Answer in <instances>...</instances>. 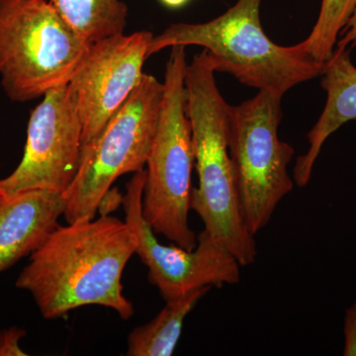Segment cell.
Here are the masks:
<instances>
[{
	"label": "cell",
	"instance_id": "1",
	"mask_svg": "<svg viewBox=\"0 0 356 356\" xmlns=\"http://www.w3.org/2000/svg\"><path fill=\"white\" fill-rule=\"evenodd\" d=\"M137 247L130 225L110 215L58 225L30 255L16 287L32 295L48 320L89 305L129 320L135 310L123 295L122 274Z\"/></svg>",
	"mask_w": 356,
	"mask_h": 356
},
{
	"label": "cell",
	"instance_id": "2",
	"mask_svg": "<svg viewBox=\"0 0 356 356\" xmlns=\"http://www.w3.org/2000/svg\"><path fill=\"white\" fill-rule=\"evenodd\" d=\"M207 51L194 56L185 72L186 112L191 124L198 187L192 188L191 209L203 231L234 255L241 266L254 264V236L243 221L229 153V105L218 89Z\"/></svg>",
	"mask_w": 356,
	"mask_h": 356
},
{
	"label": "cell",
	"instance_id": "3",
	"mask_svg": "<svg viewBox=\"0 0 356 356\" xmlns=\"http://www.w3.org/2000/svg\"><path fill=\"white\" fill-rule=\"evenodd\" d=\"M262 0H238L219 17L206 23H177L149 44V58L173 46L203 47L215 72L240 83L283 96L297 84L321 76L325 64L300 53L296 47L273 43L261 22Z\"/></svg>",
	"mask_w": 356,
	"mask_h": 356
},
{
	"label": "cell",
	"instance_id": "4",
	"mask_svg": "<svg viewBox=\"0 0 356 356\" xmlns=\"http://www.w3.org/2000/svg\"><path fill=\"white\" fill-rule=\"evenodd\" d=\"M90 44L49 0H0V77L14 102L69 84Z\"/></svg>",
	"mask_w": 356,
	"mask_h": 356
},
{
	"label": "cell",
	"instance_id": "5",
	"mask_svg": "<svg viewBox=\"0 0 356 356\" xmlns=\"http://www.w3.org/2000/svg\"><path fill=\"white\" fill-rule=\"evenodd\" d=\"M185 46H173L166 63L163 98L156 136L147 161L143 215L154 233L194 250L197 236L188 222L194 166L186 112Z\"/></svg>",
	"mask_w": 356,
	"mask_h": 356
},
{
	"label": "cell",
	"instance_id": "6",
	"mask_svg": "<svg viewBox=\"0 0 356 356\" xmlns=\"http://www.w3.org/2000/svg\"><path fill=\"white\" fill-rule=\"evenodd\" d=\"M163 98V83L143 74L137 88L99 136L81 147L76 177L63 193L64 217L69 224L93 219L117 178L145 170Z\"/></svg>",
	"mask_w": 356,
	"mask_h": 356
},
{
	"label": "cell",
	"instance_id": "7",
	"mask_svg": "<svg viewBox=\"0 0 356 356\" xmlns=\"http://www.w3.org/2000/svg\"><path fill=\"white\" fill-rule=\"evenodd\" d=\"M282 97L259 90L252 99L229 110V153L243 221L254 236L294 189V179L288 172L294 147L278 136Z\"/></svg>",
	"mask_w": 356,
	"mask_h": 356
},
{
	"label": "cell",
	"instance_id": "8",
	"mask_svg": "<svg viewBox=\"0 0 356 356\" xmlns=\"http://www.w3.org/2000/svg\"><path fill=\"white\" fill-rule=\"evenodd\" d=\"M146 170L134 173L123 195L125 221L138 238L136 254L149 269V283L158 288L165 301L185 296L204 287L238 284L241 266L234 255L202 231L194 250L165 245L143 215V191Z\"/></svg>",
	"mask_w": 356,
	"mask_h": 356
},
{
	"label": "cell",
	"instance_id": "9",
	"mask_svg": "<svg viewBox=\"0 0 356 356\" xmlns=\"http://www.w3.org/2000/svg\"><path fill=\"white\" fill-rule=\"evenodd\" d=\"M83 129L70 83L48 91L30 115L19 165L0 179V199L37 189L64 193L79 170Z\"/></svg>",
	"mask_w": 356,
	"mask_h": 356
},
{
	"label": "cell",
	"instance_id": "10",
	"mask_svg": "<svg viewBox=\"0 0 356 356\" xmlns=\"http://www.w3.org/2000/svg\"><path fill=\"white\" fill-rule=\"evenodd\" d=\"M154 34H117L90 44L70 81L83 122V146L92 143L142 79Z\"/></svg>",
	"mask_w": 356,
	"mask_h": 356
},
{
	"label": "cell",
	"instance_id": "11",
	"mask_svg": "<svg viewBox=\"0 0 356 356\" xmlns=\"http://www.w3.org/2000/svg\"><path fill=\"white\" fill-rule=\"evenodd\" d=\"M65 208L62 193L41 189L0 199V274L44 242Z\"/></svg>",
	"mask_w": 356,
	"mask_h": 356
},
{
	"label": "cell",
	"instance_id": "12",
	"mask_svg": "<svg viewBox=\"0 0 356 356\" xmlns=\"http://www.w3.org/2000/svg\"><path fill=\"white\" fill-rule=\"evenodd\" d=\"M327 102L322 114L307 136L308 149L296 161L293 179L298 187L310 182L314 166L330 136L356 119V67L348 48L336 47L322 72Z\"/></svg>",
	"mask_w": 356,
	"mask_h": 356
},
{
	"label": "cell",
	"instance_id": "13",
	"mask_svg": "<svg viewBox=\"0 0 356 356\" xmlns=\"http://www.w3.org/2000/svg\"><path fill=\"white\" fill-rule=\"evenodd\" d=\"M212 287H204L166 305L151 322L134 329L128 337V356H170L181 336L185 318Z\"/></svg>",
	"mask_w": 356,
	"mask_h": 356
},
{
	"label": "cell",
	"instance_id": "14",
	"mask_svg": "<svg viewBox=\"0 0 356 356\" xmlns=\"http://www.w3.org/2000/svg\"><path fill=\"white\" fill-rule=\"evenodd\" d=\"M89 44L122 34L129 9L122 0H49Z\"/></svg>",
	"mask_w": 356,
	"mask_h": 356
},
{
	"label": "cell",
	"instance_id": "15",
	"mask_svg": "<svg viewBox=\"0 0 356 356\" xmlns=\"http://www.w3.org/2000/svg\"><path fill=\"white\" fill-rule=\"evenodd\" d=\"M356 8V0H322L320 14L308 38L295 44L300 53L325 64L336 50L339 36Z\"/></svg>",
	"mask_w": 356,
	"mask_h": 356
},
{
	"label": "cell",
	"instance_id": "16",
	"mask_svg": "<svg viewBox=\"0 0 356 356\" xmlns=\"http://www.w3.org/2000/svg\"><path fill=\"white\" fill-rule=\"evenodd\" d=\"M26 336L24 330L17 327L0 331V356H24L25 351L20 348V341Z\"/></svg>",
	"mask_w": 356,
	"mask_h": 356
},
{
	"label": "cell",
	"instance_id": "17",
	"mask_svg": "<svg viewBox=\"0 0 356 356\" xmlns=\"http://www.w3.org/2000/svg\"><path fill=\"white\" fill-rule=\"evenodd\" d=\"M344 356H356V301L346 311L343 320Z\"/></svg>",
	"mask_w": 356,
	"mask_h": 356
},
{
	"label": "cell",
	"instance_id": "18",
	"mask_svg": "<svg viewBox=\"0 0 356 356\" xmlns=\"http://www.w3.org/2000/svg\"><path fill=\"white\" fill-rule=\"evenodd\" d=\"M123 201V195H121L118 189L111 188L102 199L98 210H99L102 216H107L110 212L116 209Z\"/></svg>",
	"mask_w": 356,
	"mask_h": 356
},
{
	"label": "cell",
	"instance_id": "19",
	"mask_svg": "<svg viewBox=\"0 0 356 356\" xmlns=\"http://www.w3.org/2000/svg\"><path fill=\"white\" fill-rule=\"evenodd\" d=\"M341 34V38L337 41V47L348 48L356 46V8Z\"/></svg>",
	"mask_w": 356,
	"mask_h": 356
},
{
	"label": "cell",
	"instance_id": "20",
	"mask_svg": "<svg viewBox=\"0 0 356 356\" xmlns=\"http://www.w3.org/2000/svg\"><path fill=\"white\" fill-rule=\"evenodd\" d=\"M163 6L170 9L181 8L189 0H159Z\"/></svg>",
	"mask_w": 356,
	"mask_h": 356
}]
</instances>
